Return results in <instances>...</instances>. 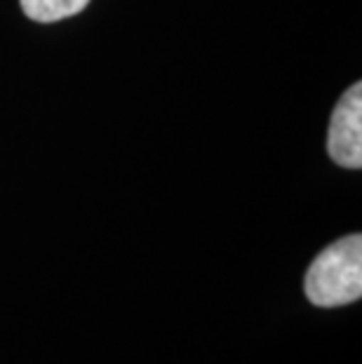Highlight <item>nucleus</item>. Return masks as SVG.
Returning a JSON list of instances; mask_svg holds the SVG:
<instances>
[{
    "label": "nucleus",
    "mask_w": 362,
    "mask_h": 364,
    "mask_svg": "<svg viewBox=\"0 0 362 364\" xmlns=\"http://www.w3.org/2000/svg\"><path fill=\"white\" fill-rule=\"evenodd\" d=\"M306 299L318 308L356 304L362 296V237L346 235L325 247L308 266Z\"/></svg>",
    "instance_id": "1"
},
{
    "label": "nucleus",
    "mask_w": 362,
    "mask_h": 364,
    "mask_svg": "<svg viewBox=\"0 0 362 364\" xmlns=\"http://www.w3.org/2000/svg\"><path fill=\"white\" fill-rule=\"evenodd\" d=\"M327 153L339 167H362V85L344 92L332 111L327 132Z\"/></svg>",
    "instance_id": "2"
},
{
    "label": "nucleus",
    "mask_w": 362,
    "mask_h": 364,
    "mask_svg": "<svg viewBox=\"0 0 362 364\" xmlns=\"http://www.w3.org/2000/svg\"><path fill=\"white\" fill-rule=\"evenodd\" d=\"M90 5V0H21V10L28 19L52 24L66 17L82 12Z\"/></svg>",
    "instance_id": "3"
}]
</instances>
